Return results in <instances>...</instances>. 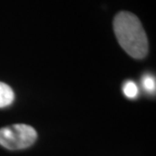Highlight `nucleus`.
<instances>
[{"instance_id":"2","label":"nucleus","mask_w":156,"mask_h":156,"mask_svg":"<svg viewBox=\"0 0 156 156\" xmlns=\"http://www.w3.org/2000/svg\"><path fill=\"white\" fill-rule=\"evenodd\" d=\"M37 134L31 126L15 124L0 129V145L10 150L29 147L36 141Z\"/></svg>"},{"instance_id":"5","label":"nucleus","mask_w":156,"mask_h":156,"mask_svg":"<svg viewBox=\"0 0 156 156\" xmlns=\"http://www.w3.org/2000/svg\"><path fill=\"white\" fill-rule=\"evenodd\" d=\"M141 84H142V87H143V89H144L146 92L149 93L151 95L155 93V78H154V76H153L152 75H149V74L144 75L142 79H141Z\"/></svg>"},{"instance_id":"4","label":"nucleus","mask_w":156,"mask_h":156,"mask_svg":"<svg viewBox=\"0 0 156 156\" xmlns=\"http://www.w3.org/2000/svg\"><path fill=\"white\" fill-rule=\"evenodd\" d=\"M123 94L129 99H134L139 95V89L136 83L133 81H127L123 84Z\"/></svg>"},{"instance_id":"3","label":"nucleus","mask_w":156,"mask_h":156,"mask_svg":"<svg viewBox=\"0 0 156 156\" xmlns=\"http://www.w3.org/2000/svg\"><path fill=\"white\" fill-rule=\"evenodd\" d=\"M15 98L14 91L6 83L0 82V108L11 105Z\"/></svg>"},{"instance_id":"1","label":"nucleus","mask_w":156,"mask_h":156,"mask_svg":"<svg viewBox=\"0 0 156 156\" xmlns=\"http://www.w3.org/2000/svg\"><path fill=\"white\" fill-rule=\"evenodd\" d=\"M114 30L118 43L128 55L136 59L145 57L148 42L139 18L133 13L122 11L114 19Z\"/></svg>"}]
</instances>
